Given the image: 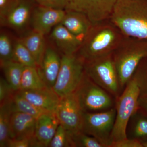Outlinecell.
I'll return each mask as SVG.
<instances>
[{
    "label": "cell",
    "instance_id": "obj_35",
    "mask_svg": "<svg viewBox=\"0 0 147 147\" xmlns=\"http://www.w3.org/2000/svg\"><path fill=\"white\" fill-rule=\"evenodd\" d=\"M138 109L147 116V95H140L138 99Z\"/></svg>",
    "mask_w": 147,
    "mask_h": 147
},
{
    "label": "cell",
    "instance_id": "obj_18",
    "mask_svg": "<svg viewBox=\"0 0 147 147\" xmlns=\"http://www.w3.org/2000/svg\"><path fill=\"white\" fill-rule=\"evenodd\" d=\"M61 24L82 41L93 26L86 15L74 11H66Z\"/></svg>",
    "mask_w": 147,
    "mask_h": 147
},
{
    "label": "cell",
    "instance_id": "obj_21",
    "mask_svg": "<svg viewBox=\"0 0 147 147\" xmlns=\"http://www.w3.org/2000/svg\"><path fill=\"white\" fill-rule=\"evenodd\" d=\"M12 97V96H11ZM11 97L0 104V147H7L11 139L9 135L11 119L13 113Z\"/></svg>",
    "mask_w": 147,
    "mask_h": 147
},
{
    "label": "cell",
    "instance_id": "obj_14",
    "mask_svg": "<svg viewBox=\"0 0 147 147\" xmlns=\"http://www.w3.org/2000/svg\"><path fill=\"white\" fill-rule=\"evenodd\" d=\"M61 62V57L51 47H47L40 64L38 66L40 76L46 86L53 88L57 78Z\"/></svg>",
    "mask_w": 147,
    "mask_h": 147
},
{
    "label": "cell",
    "instance_id": "obj_15",
    "mask_svg": "<svg viewBox=\"0 0 147 147\" xmlns=\"http://www.w3.org/2000/svg\"><path fill=\"white\" fill-rule=\"evenodd\" d=\"M36 119L25 113L13 112L9 127L11 139H29L33 137Z\"/></svg>",
    "mask_w": 147,
    "mask_h": 147
},
{
    "label": "cell",
    "instance_id": "obj_32",
    "mask_svg": "<svg viewBox=\"0 0 147 147\" xmlns=\"http://www.w3.org/2000/svg\"><path fill=\"white\" fill-rule=\"evenodd\" d=\"M15 92L7 80L1 77L0 79V102L10 98Z\"/></svg>",
    "mask_w": 147,
    "mask_h": 147
},
{
    "label": "cell",
    "instance_id": "obj_19",
    "mask_svg": "<svg viewBox=\"0 0 147 147\" xmlns=\"http://www.w3.org/2000/svg\"><path fill=\"white\" fill-rule=\"evenodd\" d=\"M127 138L147 142V116L139 109L134 112L129 121L126 129Z\"/></svg>",
    "mask_w": 147,
    "mask_h": 147
},
{
    "label": "cell",
    "instance_id": "obj_28",
    "mask_svg": "<svg viewBox=\"0 0 147 147\" xmlns=\"http://www.w3.org/2000/svg\"><path fill=\"white\" fill-rule=\"evenodd\" d=\"M13 45L12 46L9 37L5 34L0 36V59L1 63L12 61Z\"/></svg>",
    "mask_w": 147,
    "mask_h": 147
},
{
    "label": "cell",
    "instance_id": "obj_33",
    "mask_svg": "<svg viewBox=\"0 0 147 147\" xmlns=\"http://www.w3.org/2000/svg\"><path fill=\"white\" fill-rule=\"evenodd\" d=\"M110 147H143L142 142L135 139H125L113 142Z\"/></svg>",
    "mask_w": 147,
    "mask_h": 147
},
{
    "label": "cell",
    "instance_id": "obj_1",
    "mask_svg": "<svg viewBox=\"0 0 147 147\" xmlns=\"http://www.w3.org/2000/svg\"><path fill=\"white\" fill-rule=\"evenodd\" d=\"M125 36L110 19L94 24L77 53L84 61L113 54Z\"/></svg>",
    "mask_w": 147,
    "mask_h": 147
},
{
    "label": "cell",
    "instance_id": "obj_31",
    "mask_svg": "<svg viewBox=\"0 0 147 147\" xmlns=\"http://www.w3.org/2000/svg\"><path fill=\"white\" fill-rule=\"evenodd\" d=\"M20 0H0V21L7 16L19 3Z\"/></svg>",
    "mask_w": 147,
    "mask_h": 147
},
{
    "label": "cell",
    "instance_id": "obj_3",
    "mask_svg": "<svg viewBox=\"0 0 147 147\" xmlns=\"http://www.w3.org/2000/svg\"><path fill=\"white\" fill-rule=\"evenodd\" d=\"M147 57V39L124 36L113 52L122 92L141 61Z\"/></svg>",
    "mask_w": 147,
    "mask_h": 147
},
{
    "label": "cell",
    "instance_id": "obj_6",
    "mask_svg": "<svg viewBox=\"0 0 147 147\" xmlns=\"http://www.w3.org/2000/svg\"><path fill=\"white\" fill-rule=\"evenodd\" d=\"M74 93L85 113L106 111L115 105L116 98L93 82L85 73Z\"/></svg>",
    "mask_w": 147,
    "mask_h": 147
},
{
    "label": "cell",
    "instance_id": "obj_29",
    "mask_svg": "<svg viewBox=\"0 0 147 147\" xmlns=\"http://www.w3.org/2000/svg\"><path fill=\"white\" fill-rule=\"evenodd\" d=\"M48 147H69L70 146L67 131L61 125H59L54 137Z\"/></svg>",
    "mask_w": 147,
    "mask_h": 147
},
{
    "label": "cell",
    "instance_id": "obj_20",
    "mask_svg": "<svg viewBox=\"0 0 147 147\" xmlns=\"http://www.w3.org/2000/svg\"><path fill=\"white\" fill-rule=\"evenodd\" d=\"M44 36L41 33L33 30L20 40L31 53L37 66L41 62L46 50Z\"/></svg>",
    "mask_w": 147,
    "mask_h": 147
},
{
    "label": "cell",
    "instance_id": "obj_34",
    "mask_svg": "<svg viewBox=\"0 0 147 147\" xmlns=\"http://www.w3.org/2000/svg\"><path fill=\"white\" fill-rule=\"evenodd\" d=\"M33 137L29 139H10L7 147H34Z\"/></svg>",
    "mask_w": 147,
    "mask_h": 147
},
{
    "label": "cell",
    "instance_id": "obj_24",
    "mask_svg": "<svg viewBox=\"0 0 147 147\" xmlns=\"http://www.w3.org/2000/svg\"><path fill=\"white\" fill-rule=\"evenodd\" d=\"M11 104L13 112L25 113L36 119L46 113L33 105L18 91L15 92L12 95Z\"/></svg>",
    "mask_w": 147,
    "mask_h": 147
},
{
    "label": "cell",
    "instance_id": "obj_36",
    "mask_svg": "<svg viewBox=\"0 0 147 147\" xmlns=\"http://www.w3.org/2000/svg\"><path fill=\"white\" fill-rule=\"evenodd\" d=\"M143 147H147V142L143 143Z\"/></svg>",
    "mask_w": 147,
    "mask_h": 147
},
{
    "label": "cell",
    "instance_id": "obj_8",
    "mask_svg": "<svg viewBox=\"0 0 147 147\" xmlns=\"http://www.w3.org/2000/svg\"><path fill=\"white\" fill-rule=\"evenodd\" d=\"M116 116L115 107L102 112H84L81 131L94 137L104 147H110Z\"/></svg>",
    "mask_w": 147,
    "mask_h": 147
},
{
    "label": "cell",
    "instance_id": "obj_17",
    "mask_svg": "<svg viewBox=\"0 0 147 147\" xmlns=\"http://www.w3.org/2000/svg\"><path fill=\"white\" fill-rule=\"evenodd\" d=\"M33 10L28 1L20 0L16 6L1 21V24L16 30H21L31 21Z\"/></svg>",
    "mask_w": 147,
    "mask_h": 147
},
{
    "label": "cell",
    "instance_id": "obj_23",
    "mask_svg": "<svg viewBox=\"0 0 147 147\" xmlns=\"http://www.w3.org/2000/svg\"><path fill=\"white\" fill-rule=\"evenodd\" d=\"M46 87L47 86L40 76L37 67H24L20 90H37Z\"/></svg>",
    "mask_w": 147,
    "mask_h": 147
},
{
    "label": "cell",
    "instance_id": "obj_5",
    "mask_svg": "<svg viewBox=\"0 0 147 147\" xmlns=\"http://www.w3.org/2000/svg\"><path fill=\"white\" fill-rule=\"evenodd\" d=\"M85 73L93 82L116 98L122 92L113 54L84 61Z\"/></svg>",
    "mask_w": 147,
    "mask_h": 147
},
{
    "label": "cell",
    "instance_id": "obj_11",
    "mask_svg": "<svg viewBox=\"0 0 147 147\" xmlns=\"http://www.w3.org/2000/svg\"><path fill=\"white\" fill-rule=\"evenodd\" d=\"M63 9L39 6L33 11L31 21L33 30L45 35L61 24L65 15Z\"/></svg>",
    "mask_w": 147,
    "mask_h": 147
},
{
    "label": "cell",
    "instance_id": "obj_22",
    "mask_svg": "<svg viewBox=\"0 0 147 147\" xmlns=\"http://www.w3.org/2000/svg\"><path fill=\"white\" fill-rule=\"evenodd\" d=\"M5 79L15 91L20 89L21 81L24 66L13 61L1 63Z\"/></svg>",
    "mask_w": 147,
    "mask_h": 147
},
{
    "label": "cell",
    "instance_id": "obj_4",
    "mask_svg": "<svg viewBox=\"0 0 147 147\" xmlns=\"http://www.w3.org/2000/svg\"><path fill=\"white\" fill-rule=\"evenodd\" d=\"M140 95L139 87L134 79L131 78L116 99V116L111 134L112 143L127 138V126L131 116L138 109Z\"/></svg>",
    "mask_w": 147,
    "mask_h": 147
},
{
    "label": "cell",
    "instance_id": "obj_7",
    "mask_svg": "<svg viewBox=\"0 0 147 147\" xmlns=\"http://www.w3.org/2000/svg\"><path fill=\"white\" fill-rule=\"evenodd\" d=\"M84 73V60L77 53L62 55L60 69L53 90L60 98L74 92Z\"/></svg>",
    "mask_w": 147,
    "mask_h": 147
},
{
    "label": "cell",
    "instance_id": "obj_16",
    "mask_svg": "<svg viewBox=\"0 0 147 147\" xmlns=\"http://www.w3.org/2000/svg\"><path fill=\"white\" fill-rule=\"evenodd\" d=\"M51 38L62 55H71L77 53L82 40L60 24L53 29Z\"/></svg>",
    "mask_w": 147,
    "mask_h": 147
},
{
    "label": "cell",
    "instance_id": "obj_25",
    "mask_svg": "<svg viewBox=\"0 0 147 147\" xmlns=\"http://www.w3.org/2000/svg\"><path fill=\"white\" fill-rule=\"evenodd\" d=\"M67 133L70 147H104L94 137L82 131Z\"/></svg>",
    "mask_w": 147,
    "mask_h": 147
},
{
    "label": "cell",
    "instance_id": "obj_9",
    "mask_svg": "<svg viewBox=\"0 0 147 147\" xmlns=\"http://www.w3.org/2000/svg\"><path fill=\"white\" fill-rule=\"evenodd\" d=\"M55 113L60 124L67 131H81L84 112L74 92L61 98Z\"/></svg>",
    "mask_w": 147,
    "mask_h": 147
},
{
    "label": "cell",
    "instance_id": "obj_13",
    "mask_svg": "<svg viewBox=\"0 0 147 147\" xmlns=\"http://www.w3.org/2000/svg\"><path fill=\"white\" fill-rule=\"evenodd\" d=\"M29 102L46 113H55L61 98L53 89L46 87L34 90L18 91Z\"/></svg>",
    "mask_w": 147,
    "mask_h": 147
},
{
    "label": "cell",
    "instance_id": "obj_12",
    "mask_svg": "<svg viewBox=\"0 0 147 147\" xmlns=\"http://www.w3.org/2000/svg\"><path fill=\"white\" fill-rule=\"evenodd\" d=\"M59 125L55 113H45L38 117L33 137L34 147H48Z\"/></svg>",
    "mask_w": 147,
    "mask_h": 147
},
{
    "label": "cell",
    "instance_id": "obj_30",
    "mask_svg": "<svg viewBox=\"0 0 147 147\" xmlns=\"http://www.w3.org/2000/svg\"><path fill=\"white\" fill-rule=\"evenodd\" d=\"M40 6L65 10L67 0H34Z\"/></svg>",
    "mask_w": 147,
    "mask_h": 147
},
{
    "label": "cell",
    "instance_id": "obj_2",
    "mask_svg": "<svg viewBox=\"0 0 147 147\" xmlns=\"http://www.w3.org/2000/svg\"><path fill=\"white\" fill-rule=\"evenodd\" d=\"M109 19L125 36L147 39V0H117Z\"/></svg>",
    "mask_w": 147,
    "mask_h": 147
},
{
    "label": "cell",
    "instance_id": "obj_27",
    "mask_svg": "<svg viewBox=\"0 0 147 147\" xmlns=\"http://www.w3.org/2000/svg\"><path fill=\"white\" fill-rule=\"evenodd\" d=\"M132 78L139 87L140 95H147V57L140 62Z\"/></svg>",
    "mask_w": 147,
    "mask_h": 147
},
{
    "label": "cell",
    "instance_id": "obj_10",
    "mask_svg": "<svg viewBox=\"0 0 147 147\" xmlns=\"http://www.w3.org/2000/svg\"><path fill=\"white\" fill-rule=\"evenodd\" d=\"M117 0H67L66 11L84 13L93 25L108 20Z\"/></svg>",
    "mask_w": 147,
    "mask_h": 147
},
{
    "label": "cell",
    "instance_id": "obj_26",
    "mask_svg": "<svg viewBox=\"0 0 147 147\" xmlns=\"http://www.w3.org/2000/svg\"><path fill=\"white\" fill-rule=\"evenodd\" d=\"M24 67H37V65L31 53L21 42L18 40L13 45V59Z\"/></svg>",
    "mask_w": 147,
    "mask_h": 147
}]
</instances>
